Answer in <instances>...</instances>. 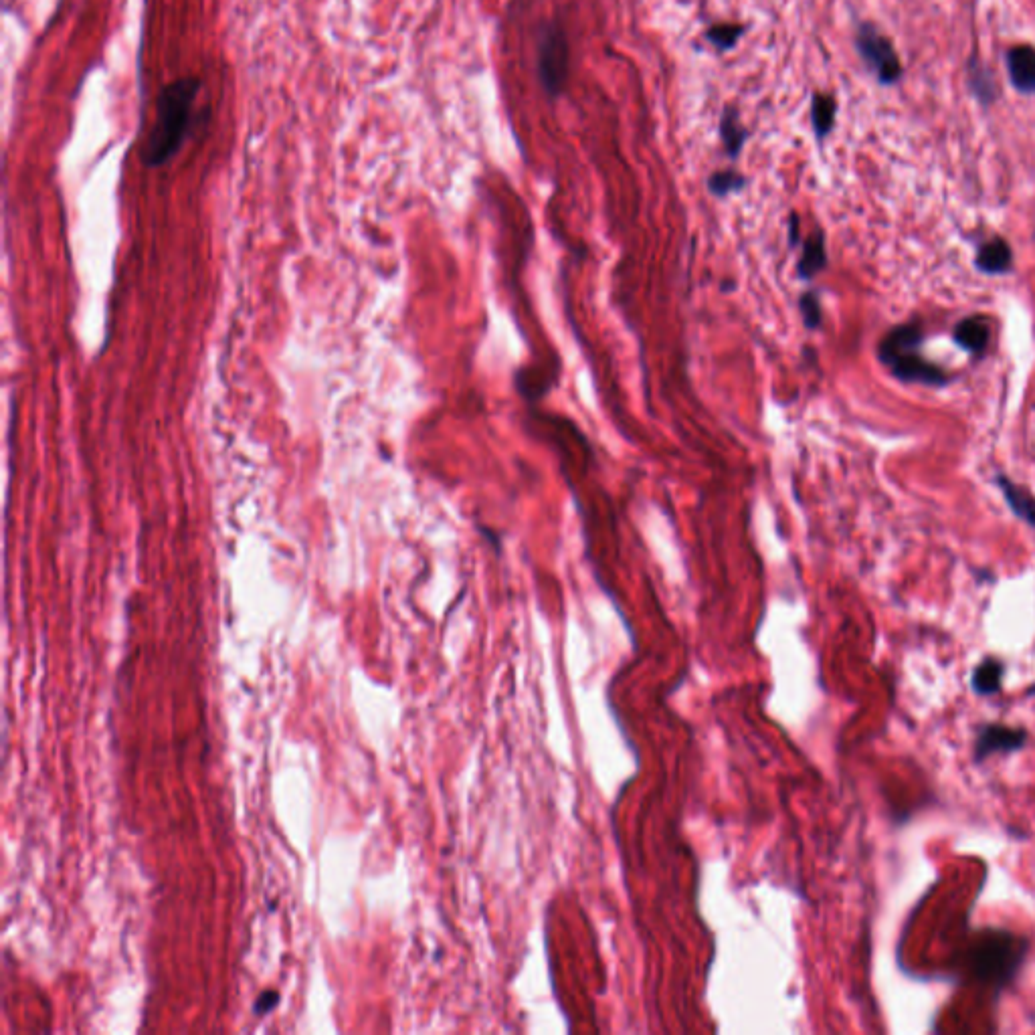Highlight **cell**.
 Here are the masks:
<instances>
[{
	"label": "cell",
	"mask_w": 1035,
	"mask_h": 1035,
	"mask_svg": "<svg viewBox=\"0 0 1035 1035\" xmlns=\"http://www.w3.org/2000/svg\"><path fill=\"white\" fill-rule=\"evenodd\" d=\"M199 89L201 81L195 77L176 79L162 89L156 124L144 148V162L148 166H162L180 150L193 124V106Z\"/></svg>",
	"instance_id": "cell-1"
},
{
	"label": "cell",
	"mask_w": 1035,
	"mask_h": 1035,
	"mask_svg": "<svg viewBox=\"0 0 1035 1035\" xmlns=\"http://www.w3.org/2000/svg\"><path fill=\"white\" fill-rule=\"evenodd\" d=\"M920 342L922 332L916 324L896 326L880 342V360L892 370L894 376L906 383H922L930 387L947 385L951 381L949 374L918 354L916 348Z\"/></svg>",
	"instance_id": "cell-2"
},
{
	"label": "cell",
	"mask_w": 1035,
	"mask_h": 1035,
	"mask_svg": "<svg viewBox=\"0 0 1035 1035\" xmlns=\"http://www.w3.org/2000/svg\"><path fill=\"white\" fill-rule=\"evenodd\" d=\"M536 69L548 100H558L571 77V45L558 19L540 25L536 35Z\"/></svg>",
	"instance_id": "cell-3"
},
{
	"label": "cell",
	"mask_w": 1035,
	"mask_h": 1035,
	"mask_svg": "<svg viewBox=\"0 0 1035 1035\" xmlns=\"http://www.w3.org/2000/svg\"><path fill=\"white\" fill-rule=\"evenodd\" d=\"M1027 943L1013 934H985L971 953V967L983 983L1005 985L1013 979L1025 959Z\"/></svg>",
	"instance_id": "cell-4"
},
{
	"label": "cell",
	"mask_w": 1035,
	"mask_h": 1035,
	"mask_svg": "<svg viewBox=\"0 0 1035 1035\" xmlns=\"http://www.w3.org/2000/svg\"><path fill=\"white\" fill-rule=\"evenodd\" d=\"M856 49L882 85H894L902 77V65L892 41L870 23H862L856 35Z\"/></svg>",
	"instance_id": "cell-5"
},
{
	"label": "cell",
	"mask_w": 1035,
	"mask_h": 1035,
	"mask_svg": "<svg viewBox=\"0 0 1035 1035\" xmlns=\"http://www.w3.org/2000/svg\"><path fill=\"white\" fill-rule=\"evenodd\" d=\"M1027 742V732L1023 728H1011L1003 724H987L979 730L975 740V761L981 763L995 752H1015L1021 750Z\"/></svg>",
	"instance_id": "cell-6"
},
{
	"label": "cell",
	"mask_w": 1035,
	"mask_h": 1035,
	"mask_svg": "<svg viewBox=\"0 0 1035 1035\" xmlns=\"http://www.w3.org/2000/svg\"><path fill=\"white\" fill-rule=\"evenodd\" d=\"M1005 61L1013 87L1025 93V96H1035V47H1011L1005 55Z\"/></svg>",
	"instance_id": "cell-7"
},
{
	"label": "cell",
	"mask_w": 1035,
	"mask_h": 1035,
	"mask_svg": "<svg viewBox=\"0 0 1035 1035\" xmlns=\"http://www.w3.org/2000/svg\"><path fill=\"white\" fill-rule=\"evenodd\" d=\"M718 130H720V140H722V146H724V152L730 160H736L746 144V140L750 138V132L746 130V126L740 122V114H738V108L736 106H726L720 114V124H718Z\"/></svg>",
	"instance_id": "cell-8"
},
{
	"label": "cell",
	"mask_w": 1035,
	"mask_h": 1035,
	"mask_svg": "<svg viewBox=\"0 0 1035 1035\" xmlns=\"http://www.w3.org/2000/svg\"><path fill=\"white\" fill-rule=\"evenodd\" d=\"M991 338V324L983 314L969 316L961 320L955 328V340L959 346L973 354H981Z\"/></svg>",
	"instance_id": "cell-9"
},
{
	"label": "cell",
	"mask_w": 1035,
	"mask_h": 1035,
	"mask_svg": "<svg viewBox=\"0 0 1035 1035\" xmlns=\"http://www.w3.org/2000/svg\"><path fill=\"white\" fill-rule=\"evenodd\" d=\"M975 263L983 273H989V275H999V273L1007 271L1013 263V253H1011L1009 243L1001 237H993L991 241H987L979 247Z\"/></svg>",
	"instance_id": "cell-10"
},
{
	"label": "cell",
	"mask_w": 1035,
	"mask_h": 1035,
	"mask_svg": "<svg viewBox=\"0 0 1035 1035\" xmlns=\"http://www.w3.org/2000/svg\"><path fill=\"white\" fill-rule=\"evenodd\" d=\"M825 265H827L825 237L821 231H815L803 241V251L797 261V273L803 281H811L819 271H823Z\"/></svg>",
	"instance_id": "cell-11"
},
{
	"label": "cell",
	"mask_w": 1035,
	"mask_h": 1035,
	"mask_svg": "<svg viewBox=\"0 0 1035 1035\" xmlns=\"http://www.w3.org/2000/svg\"><path fill=\"white\" fill-rule=\"evenodd\" d=\"M835 118H837V100L831 96V93L815 91L811 98V128L819 142L825 140L833 132Z\"/></svg>",
	"instance_id": "cell-12"
},
{
	"label": "cell",
	"mask_w": 1035,
	"mask_h": 1035,
	"mask_svg": "<svg viewBox=\"0 0 1035 1035\" xmlns=\"http://www.w3.org/2000/svg\"><path fill=\"white\" fill-rule=\"evenodd\" d=\"M997 484L1015 516L1025 520L1029 526H1035V498L1025 488L1013 484L1007 476H997Z\"/></svg>",
	"instance_id": "cell-13"
},
{
	"label": "cell",
	"mask_w": 1035,
	"mask_h": 1035,
	"mask_svg": "<svg viewBox=\"0 0 1035 1035\" xmlns=\"http://www.w3.org/2000/svg\"><path fill=\"white\" fill-rule=\"evenodd\" d=\"M1005 666L995 660V657H987L983 660L971 676V686L979 696H993L1001 690V678H1003Z\"/></svg>",
	"instance_id": "cell-14"
},
{
	"label": "cell",
	"mask_w": 1035,
	"mask_h": 1035,
	"mask_svg": "<svg viewBox=\"0 0 1035 1035\" xmlns=\"http://www.w3.org/2000/svg\"><path fill=\"white\" fill-rule=\"evenodd\" d=\"M746 184H748V178H746L742 172L734 170V168L716 170V172H712V174L708 176V180H706L708 193H710V195H714V197H718V199H724V197H728V195H732V193H740V191H744Z\"/></svg>",
	"instance_id": "cell-15"
},
{
	"label": "cell",
	"mask_w": 1035,
	"mask_h": 1035,
	"mask_svg": "<svg viewBox=\"0 0 1035 1035\" xmlns=\"http://www.w3.org/2000/svg\"><path fill=\"white\" fill-rule=\"evenodd\" d=\"M744 23H716L704 31V39L720 53L732 51L746 33Z\"/></svg>",
	"instance_id": "cell-16"
},
{
	"label": "cell",
	"mask_w": 1035,
	"mask_h": 1035,
	"mask_svg": "<svg viewBox=\"0 0 1035 1035\" xmlns=\"http://www.w3.org/2000/svg\"><path fill=\"white\" fill-rule=\"evenodd\" d=\"M799 310H801V316H803V324H805V328H809V330H817V328L821 326L823 312H821L819 296H817L815 292H805V294L799 298Z\"/></svg>",
	"instance_id": "cell-17"
},
{
	"label": "cell",
	"mask_w": 1035,
	"mask_h": 1035,
	"mask_svg": "<svg viewBox=\"0 0 1035 1035\" xmlns=\"http://www.w3.org/2000/svg\"><path fill=\"white\" fill-rule=\"evenodd\" d=\"M971 85H973V91L977 93V96L983 100V102H993L995 96H997V89H995V83H993V77L989 75L987 69H973V77H971Z\"/></svg>",
	"instance_id": "cell-18"
},
{
	"label": "cell",
	"mask_w": 1035,
	"mask_h": 1035,
	"mask_svg": "<svg viewBox=\"0 0 1035 1035\" xmlns=\"http://www.w3.org/2000/svg\"><path fill=\"white\" fill-rule=\"evenodd\" d=\"M789 243H791V245H797V243H801V233H799V217H797V215H791V217H789Z\"/></svg>",
	"instance_id": "cell-19"
},
{
	"label": "cell",
	"mask_w": 1035,
	"mask_h": 1035,
	"mask_svg": "<svg viewBox=\"0 0 1035 1035\" xmlns=\"http://www.w3.org/2000/svg\"><path fill=\"white\" fill-rule=\"evenodd\" d=\"M275 1001H277V995H275L273 991H267V993H263V997H261V999L257 1001V1011H261V1013H267V1011H269V1009H271V1007L275 1005Z\"/></svg>",
	"instance_id": "cell-20"
}]
</instances>
